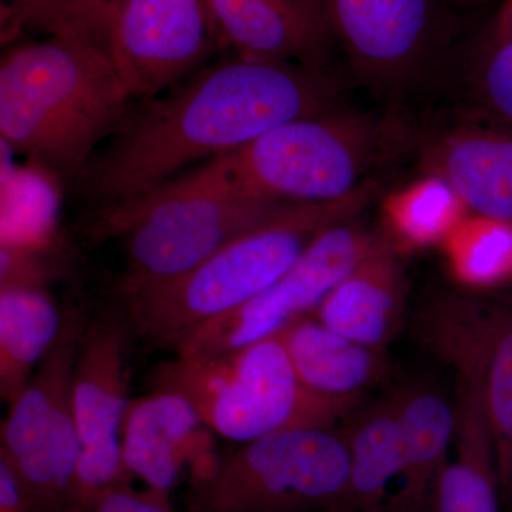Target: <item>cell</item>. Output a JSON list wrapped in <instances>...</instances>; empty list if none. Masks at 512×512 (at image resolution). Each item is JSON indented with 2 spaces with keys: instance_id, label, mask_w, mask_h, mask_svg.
Wrapping results in <instances>:
<instances>
[{
  "instance_id": "6da1fadb",
  "label": "cell",
  "mask_w": 512,
  "mask_h": 512,
  "mask_svg": "<svg viewBox=\"0 0 512 512\" xmlns=\"http://www.w3.org/2000/svg\"><path fill=\"white\" fill-rule=\"evenodd\" d=\"M332 104L322 72L238 55L121 124L84 168V188L103 208L133 200L201 158L231 153L288 121L328 113Z\"/></svg>"
},
{
  "instance_id": "7a4b0ae2",
  "label": "cell",
  "mask_w": 512,
  "mask_h": 512,
  "mask_svg": "<svg viewBox=\"0 0 512 512\" xmlns=\"http://www.w3.org/2000/svg\"><path fill=\"white\" fill-rule=\"evenodd\" d=\"M130 99L106 43L49 33L12 47L0 63L2 144L72 181L124 123Z\"/></svg>"
},
{
  "instance_id": "3957f363",
  "label": "cell",
  "mask_w": 512,
  "mask_h": 512,
  "mask_svg": "<svg viewBox=\"0 0 512 512\" xmlns=\"http://www.w3.org/2000/svg\"><path fill=\"white\" fill-rule=\"evenodd\" d=\"M376 192L369 181L340 201L289 205L185 274L123 293L133 329L154 345L177 348L195 330L254 301L320 232L362 214Z\"/></svg>"
},
{
  "instance_id": "277c9868",
  "label": "cell",
  "mask_w": 512,
  "mask_h": 512,
  "mask_svg": "<svg viewBox=\"0 0 512 512\" xmlns=\"http://www.w3.org/2000/svg\"><path fill=\"white\" fill-rule=\"evenodd\" d=\"M289 205L252 194L220 156L147 194L101 208L94 232L123 242L120 289L127 293L185 274Z\"/></svg>"
},
{
  "instance_id": "5b68a950",
  "label": "cell",
  "mask_w": 512,
  "mask_h": 512,
  "mask_svg": "<svg viewBox=\"0 0 512 512\" xmlns=\"http://www.w3.org/2000/svg\"><path fill=\"white\" fill-rule=\"evenodd\" d=\"M157 389L180 393L212 433L244 444L296 429H335L360 402L333 399L301 382L279 335L205 359L157 367Z\"/></svg>"
},
{
  "instance_id": "8992f818",
  "label": "cell",
  "mask_w": 512,
  "mask_h": 512,
  "mask_svg": "<svg viewBox=\"0 0 512 512\" xmlns=\"http://www.w3.org/2000/svg\"><path fill=\"white\" fill-rule=\"evenodd\" d=\"M349 488L345 431L296 429L221 453L214 474L188 483L187 512H343Z\"/></svg>"
},
{
  "instance_id": "52a82bcc",
  "label": "cell",
  "mask_w": 512,
  "mask_h": 512,
  "mask_svg": "<svg viewBox=\"0 0 512 512\" xmlns=\"http://www.w3.org/2000/svg\"><path fill=\"white\" fill-rule=\"evenodd\" d=\"M379 140V128L367 117L328 111L288 121L222 157L238 183L258 197L325 204L369 183Z\"/></svg>"
},
{
  "instance_id": "ba28073f",
  "label": "cell",
  "mask_w": 512,
  "mask_h": 512,
  "mask_svg": "<svg viewBox=\"0 0 512 512\" xmlns=\"http://www.w3.org/2000/svg\"><path fill=\"white\" fill-rule=\"evenodd\" d=\"M86 319L64 312L62 332L2 423L0 458L18 477L36 512H77L79 430L72 377Z\"/></svg>"
},
{
  "instance_id": "9c48e42d",
  "label": "cell",
  "mask_w": 512,
  "mask_h": 512,
  "mask_svg": "<svg viewBox=\"0 0 512 512\" xmlns=\"http://www.w3.org/2000/svg\"><path fill=\"white\" fill-rule=\"evenodd\" d=\"M357 217L320 232L281 278L238 311L192 332L174 349L177 356L205 359L245 348L315 315L375 241L377 232Z\"/></svg>"
},
{
  "instance_id": "30bf717a",
  "label": "cell",
  "mask_w": 512,
  "mask_h": 512,
  "mask_svg": "<svg viewBox=\"0 0 512 512\" xmlns=\"http://www.w3.org/2000/svg\"><path fill=\"white\" fill-rule=\"evenodd\" d=\"M357 76L396 99L423 82L448 39L447 0H322Z\"/></svg>"
},
{
  "instance_id": "8fae6325",
  "label": "cell",
  "mask_w": 512,
  "mask_h": 512,
  "mask_svg": "<svg viewBox=\"0 0 512 512\" xmlns=\"http://www.w3.org/2000/svg\"><path fill=\"white\" fill-rule=\"evenodd\" d=\"M123 320H94L83 330L74 362L72 406L80 451L77 512H89L107 491L133 484L124 464V419L128 403V332Z\"/></svg>"
},
{
  "instance_id": "7c38bea8",
  "label": "cell",
  "mask_w": 512,
  "mask_h": 512,
  "mask_svg": "<svg viewBox=\"0 0 512 512\" xmlns=\"http://www.w3.org/2000/svg\"><path fill=\"white\" fill-rule=\"evenodd\" d=\"M221 45L208 0H124L107 47L130 97L153 99Z\"/></svg>"
},
{
  "instance_id": "4fadbf2b",
  "label": "cell",
  "mask_w": 512,
  "mask_h": 512,
  "mask_svg": "<svg viewBox=\"0 0 512 512\" xmlns=\"http://www.w3.org/2000/svg\"><path fill=\"white\" fill-rule=\"evenodd\" d=\"M420 168L456 194L470 217L512 224V126L464 114L426 131Z\"/></svg>"
},
{
  "instance_id": "5bb4252c",
  "label": "cell",
  "mask_w": 512,
  "mask_h": 512,
  "mask_svg": "<svg viewBox=\"0 0 512 512\" xmlns=\"http://www.w3.org/2000/svg\"><path fill=\"white\" fill-rule=\"evenodd\" d=\"M121 447L131 476L168 495L184 468L190 471V483H198L214 474L221 456L195 407L167 389L130 400Z\"/></svg>"
},
{
  "instance_id": "9a60e30c",
  "label": "cell",
  "mask_w": 512,
  "mask_h": 512,
  "mask_svg": "<svg viewBox=\"0 0 512 512\" xmlns=\"http://www.w3.org/2000/svg\"><path fill=\"white\" fill-rule=\"evenodd\" d=\"M444 360L456 370V453L437 484L434 512H504L480 353L460 348Z\"/></svg>"
},
{
  "instance_id": "2e32d148",
  "label": "cell",
  "mask_w": 512,
  "mask_h": 512,
  "mask_svg": "<svg viewBox=\"0 0 512 512\" xmlns=\"http://www.w3.org/2000/svg\"><path fill=\"white\" fill-rule=\"evenodd\" d=\"M221 45L322 72L332 29L322 0H208Z\"/></svg>"
},
{
  "instance_id": "e0dca14e",
  "label": "cell",
  "mask_w": 512,
  "mask_h": 512,
  "mask_svg": "<svg viewBox=\"0 0 512 512\" xmlns=\"http://www.w3.org/2000/svg\"><path fill=\"white\" fill-rule=\"evenodd\" d=\"M404 303L399 247L383 231L313 316L346 338L384 350L402 325Z\"/></svg>"
},
{
  "instance_id": "ac0fdd59",
  "label": "cell",
  "mask_w": 512,
  "mask_h": 512,
  "mask_svg": "<svg viewBox=\"0 0 512 512\" xmlns=\"http://www.w3.org/2000/svg\"><path fill=\"white\" fill-rule=\"evenodd\" d=\"M396 394L404 439V470L387 512H434L441 474L456 437V404L426 382Z\"/></svg>"
},
{
  "instance_id": "d6986e66",
  "label": "cell",
  "mask_w": 512,
  "mask_h": 512,
  "mask_svg": "<svg viewBox=\"0 0 512 512\" xmlns=\"http://www.w3.org/2000/svg\"><path fill=\"white\" fill-rule=\"evenodd\" d=\"M476 342L483 362L485 410L493 431L501 500L512 511V305H485L463 296L441 299Z\"/></svg>"
},
{
  "instance_id": "ffe728a7",
  "label": "cell",
  "mask_w": 512,
  "mask_h": 512,
  "mask_svg": "<svg viewBox=\"0 0 512 512\" xmlns=\"http://www.w3.org/2000/svg\"><path fill=\"white\" fill-rule=\"evenodd\" d=\"M296 375L313 392L363 402L366 390L382 382L389 363L384 350L370 348L308 316L279 333Z\"/></svg>"
},
{
  "instance_id": "44dd1931",
  "label": "cell",
  "mask_w": 512,
  "mask_h": 512,
  "mask_svg": "<svg viewBox=\"0 0 512 512\" xmlns=\"http://www.w3.org/2000/svg\"><path fill=\"white\" fill-rule=\"evenodd\" d=\"M349 488L343 512H387L404 470L402 420L396 394L373 404L345 431Z\"/></svg>"
},
{
  "instance_id": "7402d4cb",
  "label": "cell",
  "mask_w": 512,
  "mask_h": 512,
  "mask_svg": "<svg viewBox=\"0 0 512 512\" xmlns=\"http://www.w3.org/2000/svg\"><path fill=\"white\" fill-rule=\"evenodd\" d=\"M64 312L43 288H0V396L15 402L55 346Z\"/></svg>"
},
{
  "instance_id": "603a6c76",
  "label": "cell",
  "mask_w": 512,
  "mask_h": 512,
  "mask_svg": "<svg viewBox=\"0 0 512 512\" xmlns=\"http://www.w3.org/2000/svg\"><path fill=\"white\" fill-rule=\"evenodd\" d=\"M386 212V232L399 248L443 245L470 217L456 194L431 177L393 197Z\"/></svg>"
},
{
  "instance_id": "cb8c5ba5",
  "label": "cell",
  "mask_w": 512,
  "mask_h": 512,
  "mask_svg": "<svg viewBox=\"0 0 512 512\" xmlns=\"http://www.w3.org/2000/svg\"><path fill=\"white\" fill-rule=\"evenodd\" d=\"M460 284L488 288L512 276V224L468 217L443 244Z\"/></svg>"
},
{
  "instance_id": "d4e9b609",
  "label": "cell",
  "mask_w": 512,
  "mask_h": 512,
  "mask_svg": "<svg viewBox=\"0 0 512 512\" xmlns=\"http://www.w3.org/2000/svg\"><path fill=\"white\" fill-rule=\"evenodd\" d=\"M468 83L476 104L468 114L512 126V40L491 35L471 63Z\"/></svg>"
},
{
  "instance_id": "484cf974",
  "label": "cell",
  "mask_w": 512,
  "mask_h": 512,
  "mask_svg": "<svg viewBox=\"0 0 512 512\" xmlns=\"http://www.w3.org/2000/svg\"><path fill=\"white\" fill-rule=\"evenodd\" d=\"M124 0H28L20 18L23 28L47 33L79 32L106 43Z\"/></svg>"
},
{
  "instance_id": "4316f807",
  "label": "cell",
  "mask_w": 512,
  "mask_h": 512,
  "mask_svg": "<svg viewBox=\"0 0 512 512\" xmlns=\"http://www.w3.org/2000/svg\"><path fill=\"white\" fill-rule=\"evenodd\" d=\"M45 252L0 245V288H43L52 279Z\"/></svg>"
},
{
  "instance_id": "83f0119b",
  "label": "cell",
  "mask_w": 512,
  "mask_h": 512,
  "mask_svg": "<svg viewBox=\"0 0 512 512\" xmlns=\"http://www.w3.org/2000/svg\"><path fill=\"white\" fill-rule=\"evenodd\" d=\"M89 512H177L171 504V495L144 488L136 490L133 484L120 485L101 495Z\"/></svg>"
},
{
  "instance_id": "f1b7e54d",
  "label": "cell",
  "mask_w": 512,
  "mask_h": 512,
  "mask_svg": "<svg viewBox=\"0 0 512 512\" xmlns=\"http://www.w3.org/2000/svg\"><path fill=\"white\" fill-rule=\"evenodd\" d=\"M0 512H36L18 477L0 458Z\"/></svg>"
},
{
  "instance_id": "f546056e",
  "label": "cell",
  "mask_w": 512,
  "mask_h": 512,
  "mask_svg": "<svg viewBox=\"0 0 512 512\" xmlns=\"http://www.w3.org/2000/svg\"><path fill=\"white\" fill-rule=\"evenodd\" d=\"M28 0H0L2 6V37L12 39L19 35V23Z\"/></svg>"
},
{
  "instance_id": "4dcf8cb0",
  "label": "cell",
  "mask_w": 512,
  "mask_h": 512,
  "mask_svg": "<svg viewBox=\"0 0 512 512\" xmlns=\"http://www.w3.org/2000/svg\"><path fill=\"white\" fill-rule=\"evenodd\" d=\"M491 35L512 40V0H505L504 5L501 6Z\"/></svg>"
},
{
  "instance_id": "1f68e13d",
  "label": "cell",
  "mask_w": 512,
  "mask_h": 512,
  "mask_svg": "<svg viewBox=\"0 0 512 512\" xmlns=\"http://www.w3.org/2000/svg\"><path fill=\"white\" fill-rule=\"evenodd\" d=\"M471 2H474V0H471Z\"/></svg>"
},
{
  "instance_id": "d6a6232c",
  "label": "cell",
  "mask_w": 512,
  "mask_h": 512,
  "mask_svg": "<svg viewBox=\"0 0 512 512\" xmlns=\"http://www.w3.org/2000/svg\"><path fill=\"white\" fill-rule=\"evenodd\" d=\"M510 512H512V511H510Z\"/></svg>"
}]
</instances>
